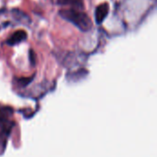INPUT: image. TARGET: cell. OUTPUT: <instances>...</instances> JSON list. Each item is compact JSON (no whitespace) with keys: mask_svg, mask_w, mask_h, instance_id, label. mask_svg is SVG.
Masks as SVG:
<instances>
[{"mask_svg":"<svg viewBox=\"0 0 157 157\" xmlns=\"http://www.w3.org/2000/svg\"><path fill=\"white\" fill-rule=\"evenodd\" d=\"M29 58H30L31 63L33 62V64H34L35 63V53H34L33 50H30L29 51Z\"/></svg>","mask_w":157,"mask_h":157,"instance_id":"obj_5","label":"cell"},{"mask_svg":"<svg viewBox=\"0 0 157 157\" xmlns=\"http://www.w3.org/2000/svg\"><path fill=\"white\" fill-rule=\"evenodd\" d=\"M109 12V6L108 3H103L97 6L95 11V20L97 24H101L107 17Z\"/></svg>","mask_w":157,"mask_h":157,"instance_id":"obj_2","label":"cell"},{"mask_svg":"<svg viewBox=\"0 0 157 157\" xmlns=\"http://www.w3.org/2000/svg\"><path fill=\"white\" fill-rule=\"evenodd\" d=\"M59 15L63 19L74 24L81 31L86 32L92 29L93 24L90 17L86 13L78 11L77 9H74V8L63 9L59 11Z\"/></svg>","mask_w":157,"mask_h":157,"instance_id":"obj_1","label":"cell"},{"mask_svg":"<svg viewBox=\"0 0 157 157\" xmlns=\"http://www.w3.org/2000/svg\"><path fill=\"white\" fill-rule=\"evenodd\" d=\"M55 5L58 6H68L74 7V9H83L84 8V0H52Z\"/></svg>","mask_w":157,"mask_h":157,"instance_id":"obj_3","label":"cell"},{"mask_svg":"<svg viewBox=\"0 0 157 157\" xmlns=\"http://www.w3.org/2000/svg\"><path fill=\"white\" fill-rule=\"evenodd\" d=\"M27 39V33L25 30L23 29H20V30H17L16 32H14L12 34V36L6 40V43L8 45H15V44H17L23 40H25Z\"/></svg>","mask_w":157,"mask_h":157,"instance_id":"obj_4","label":"cell"}]
</instances>
